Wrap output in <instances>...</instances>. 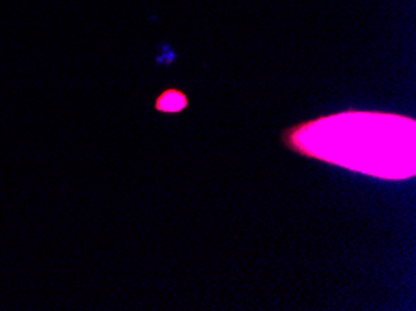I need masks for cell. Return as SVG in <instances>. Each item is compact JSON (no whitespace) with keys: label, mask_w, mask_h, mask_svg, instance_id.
Wrapping results in <instances>:
<instances>
[{"label":"cell","mask_w":416,"mask_h":311,"mask_svg":"<svg viewBox=\"0 0 416 311\" xmlns=\"http://www.w3.org/2000/svg\"><path fill=\"white\" fill-rule=\"evenodd\" d=\"M185 107V97L179 92H166L157 101V109L163 112H179Z\"/></svg>","instance_id":"cell-2"},{"label":"cell","mask_w":416,"mask_h":311,"mask_svg":"<svg viewBox=\"0 0 416 311\" xmlns=\"http://www.w3.org/2000/svg\"><path fill=\"white\" fill-rule=\"evenodd\" d=\"M299 153L385 179L415 173V121L394 114L346 112L295 129Z\"/></svg>","instance_id":"cell-1"}]
</instances>
